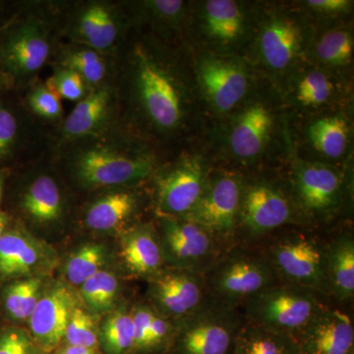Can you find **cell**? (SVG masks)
Masks as SVG:
<instances>
[{
	"label": "cell",
	"mask_w": 354,
	"mask_h": 354,
	"mask_svg": "<svg viewBox=\"0 0 354 354\" xmlns=\"http://www.w3.org/2000/svg\"><path fill=\"white\" fill-rule=\"evenodd\" d=\"M133 86L142 111L160 131L171 133L184 118L180 86L169 70L144 46L133 53Z\"/></svg>",
	"instance_id": "1"
},
{
	"label": "cell",
	"mask_w": 354,
	"mask_h": 354,
	"mask_svg": "<svg viewBox=\"0 0 354 354\" xmlns=\"http://www.w3.org/2000/svg\"><path fill=\"white\" fill-rule=\"evenodd\" d=\"M244 316L235 307L209 300L199 311L176 322L174 354H232Z\"/></svg>",
	"instance_id": "2"
},
{
	"label": "cell",
	"mask_w": 354,
	"mask_h": 354,
	"mask_svg": "<svg viewBox=\"0 0 354 354\" xmlns=\"http://www.w3.org/2000/svg\"><path fill=\"white\" fill-rule=\"evenodd\" d=\"M319 293L288 285L271 286L244 304V318L266 329L297 337L324 306Z\"/></svg>",
	"instance_id": "3"
},
{
	"label": "cell",
	"mask_w": 354,
	"mask_h": 354,
	"mask_svg": "<svg viewBox=\"0 0 354 354\" xmlns=\"http://www.w3.org/2000/svg\"><path fill=\"white\" fill-rule=\"evenodd\" d=\"M204 276L214 299L232 307L279 283L269 261L243 254L216 262Z\"/></svg>",
	"instance_id": "4"
},
{
	"label": "cell",
	"mask_w": 354,
	"mask_h": 354,
	"mask_svg": "<svg viewBox=\"0 0 354 354\" xmlns=\"http://www.w3.org/2000/svg\"><path fill=\"white\" fill-rule=\"evenodd\" d=\"M153 171L152 158L109 146L86 149L74 162L76 178L88 188L138 183Z\"/></svg>",
	"instance_id": "5"
},
{
	"label": "cell",
	"mask_w": 354,
	"mask_h": 354,
	"mask_svg": "<svg viewBox=\"0 0 354 354\" xmlns=\"http://www.w3.org/2000/svg\"><path fill=\"white\" fill-rule=\"evenodd\" d=\"M269 261L277 276L298 288L328 293L325 247L304 234L278 239L269 249Z\"/></svg>",
	"instance_id": "6"
},
{
	"label": "cell",
	"mask_w": 354,
	"mask_h": 354,
	"mask_svg": "<svg viewBox=\"0 0 354 354\" xmlns=\"http://www.w3.org/2000/svg\"><path fill=\"white\" fill-rule=\"evenodd\" d=\"M196 76L205 99L218 113L239 106L251 83L248 64L232 53H203L197 59Z\"/></svg>",
	"instance_id": "7"
},
{
	"label": "cell",
	"mask_w": 354,
	"mask_h": 354,
	"mask_svg": "<svg viewBox=\"0 0 354 354\" xmlns=\"http://www.w3.org/2000/svg\"><path fill=\"white\" fill-rule=\"evenodd\" d=\"M244 184L232 172L209 178L195 208L184 218L195 221L218 241L230 239L239 223Z\"/></svg>",
	"instance_id": "8"
},
{
	"label": "cell",
	"mask_w": 354,
	"mask_h": 354,
	"mask_svg": "<svg viewBox=\"0 0 354 354\" xmlns=\"http://www.w3.org/2000/svg\"><path fill=\"white\" fill-rule=\"evenodd\" d=\"M308 31L302 21L285 12H272L261 21L256 36L258 62L274 74L288 71L304 55Z\"/></svg>",
	"instance_id": "9"
},
{
	"label": "cell",
	"mask_w": 354,
	"mask_h": 354,
	"mask_svg": "<svg viewBox=\"0 0 354 354\" xmlns=\"http://www.w3.org/2000/svg\"><path fill=\"white\" fill-rule=\"evenodd\" d=\"M162 248L165 261L174 269L204 274L216 263V239L195 221L162 218Z\"/></svg>",
	"instance_id": "10"
},
{
	"label": "cell",
	"mask_w": 354,
	"mask_h": 354,
	"mask_svg": "<svg viewBox=\"0 0 354 354\" xmlns=\"http://www.w3.org/2000/svg\"><path fill=\"white\" fill-rule=\"evenodd\" d=\"M50 53L48 32L41 22L14 25L0 38V71L14 80L27 78L44 66Z\"/></svg>",
	"instance_id": "11"
},
{
	"label": "cell",
	"mask_w": 354,
	"mask_h": 354,
	"mask_svg": "<svg viewBox=\"0 0 354 354\" xmlns=\"http://www.w3.org/2000/svg\"><path fill=\"white\" fill-rule=\"evenodd\" d=\"M208 180V171L201 158H183L158 176V213L162 218H185L199 202Z\"/></svg>",
	"instance_id": "12"
},
{
	"label": "cell",
	"mask_w": 354,
	"mask_h": 354,
	"mask_svg": "<svg viewBox=\"0 0 354 354\" xmlns=\"http://www.w3.org/2000/svg\"><path fill=\"white\" fill-rule=\"evenodd\" d=\"M150 295L158 312L179 322L199 311L209 293L204 274L174 269L152 279Z\"/></svg>",
	"instance_id": "13"
},
{
	"label": "cell",
	"mask_w": 354,
	"mask_h": 354,
	"mask_svg": "<svg viewBox=\"0 0 354 354\" xmlns=\"http://www.w3.org/2000/svg\"><path fill=\"white\" fill-rule=\"evenodd\" d=\"M293 183L300 208L317 218L329 216L341 203L342 176L330 165L297 158Z\"/></svg>",
	"instance_id": "14"
},
{
	"label": "cell",
	"mask_w": 354,
	"mask_h": 354,
	"mask_svg": "<svg viewBox=\"0 0 354 354\" xmlns=\"http://www.w3.org/2000/svg\"><path fill=\"white\" fill-rule=\"evenodd\" d=\"M292 218L290 200L271 183L260 181L244 186L239 223L253 237L283 227Z\"/></svg>",
	"instance_id": "15"
},
{
	"label": "cell",
	"mask_w": 354,
	"mask_h": 354,
	"mask_svg": "<svg viewBox=\"0 0 354 354\" xmlns=\"http://www.w3.org/2000/svg\"><path fill=\"white\" fill-rule=\"evenodd\" d=\"M198 26L203 39L216 53L237 48L248 32L244 6L234 0H208L200 4Z\"/></svg>",
	"instance_id": "16"
},
{
	"label": "cell",
	"mask_w": 354,
	"mask_h": 354,
	"mask_svg": "<svg viewBox=\"0 0 354 354\" xmlns=\"http://www.w3.org/2000/svg\"><path fill=\"white\" fill-rule=\"evenodd\" d=\"M295 339L300 354H354L353 321L342 310L325 305Z\"/></svg>",
	"instance_id": "17"
},
{
	"label": "cell",
	"mask_w": 354,
	"mask_h": 354,
	"mask_svg": "<svg viewBox=\"0 0 354 354\" xmlns=\"http://www.w3.org/2000/svg\"><path fill=\"white\" fill-rule=\"evenodd\" d=\"M76 306L73 295L62 286H55L39 298L28 321L34 341L44 353L55 351L64 341Z\"/></svg>",
	"instance_id": "18"
},
{
	"label": "cell",
	"mask_w": 354,
	"mask_h": 354,
	"mask_svg": "<svg viewBox=\"0 0 354 354\" xmlns=\"http://www.w3.org/2000/svg\"><path fill=\"white\" fill-rule=\"evenodd\" d=\"M272 127L270 109L260 102H252L235 115L228 133V144L235 157L255 160L264 151Z\"/></svg>",
	"instance_id": "19"
},
{
	"label": "cell",
	"mask_w": 354,
	"mask_h": 354,
	"mask_svg": "<svg viewBox=\"0 0 354 354\" xmlns=\"http://www.w3.org/2000/svg\"><path fill=\"white\" fill-rule=\"evenodd\" d=\"M72 31V37L78 43L101 53L111 50L115 44L120 34V24L113 7L94 2L79 11Z\"/></svg>",
	"instance_id": "20"
},
{
	"label": "cell",
	"mask_w": 354,
	"mask_h": 354,
	"mask_svg": "<svg viewBox=\"0 0 354 354\" xmlns=\"http://www.w3.org/2000/svg\"><path fill=\"white\" fill-rule=\"evenodd\" d=\"M121 258L128 271L142 278H155L165 263L162 244L148 225L128 230L121 239Z\"/></svg>",
	"instance_id": "21"
},
{
	"label": "cell",
	"mask_w": 354,
	"mask_h": 354,
	"mask_svg": "<svg viewBox=\"0 0 354 354\" xmlns=\"http://www.w3.org/2000/svg\"><path fill=\"white\" fill-rule=\"evenodd\" d=\"M328 293L341 302L354 297V239L344 234L325 247Z\"/></svg>",
	"instance_id": "22"
},
{
	"label": "cell",
	"mask_w": 354,
	"mask_h": 354,
	"mask_svg": "<svg viewBox=\"0 0 354 354\" xmlns=\"http://www.w3.org/2000/svg\"><path fill=\"white\" fill-rule=\"evenodd\" d=\"M111 102V91L104 86L86 95L65 120V135L82 138L99 131L108 120Z\"/></svg>",
	"instance_id": "23"
},
{
	"label": "cell",
	"mask_w": 354,
	"mask_h": 354,
	"mask_svg": "<svg viewBox=\"0 0 354 354\" xmlns=\"http://www.w3.org/2000/svg\"><path fill=\"white\" fill-rule=\"evenodd\" d=\"M41 259L38 245L19 230H7L0 237V278L26 276Z\"/></svg>",
	"instance_id": "24"
},
{
	"label": "cell",
	"mask_w": 354,
	"mask_h": 354,
	"mask_svg": "<svg viewBox=\"0 0 354 354\" xmlns=\"http://www.w3.org/2000/svg\"><path fill=\"white\" fill-rule=\"evenodd\" d=\"M232 354H300L295 337L274 332L244 318Z\"/></svg>",
	"instance_id": "25"
},
{
	"label": "cell",
	"mask_w": 354,
	"mask_h": 354,
	"mask_svg": "<svg viewBox=\"0 0 354 354\" xmlns=\"http://www.w3.org/2000/svg\"><path fill=\"white\" fill-rule=\"evenodd\" d=\"M21 207L31 220L41 225L59 220L62 199L57 183L50 176H39L26 189Z\"/></svg>",
	"instance_id": "26"
},
{
	"label": "cell",
	"mask_w": 354,
	"mask_h": 354,
	"mask_svg": "<svg viewBox=\"0 0 354 354\" xmlns=\"http://www.w3.org/2000/svg\"><path fill=\"white\" fill-rule=\"evenodd\" d=\"M136 209V199L127 191H116L91 205L85 216L86 225L97 232H111L120 227Z\"/></svg>",
	"instance_id": "27"
},
{
	"label": "cell",
	"mask_w": 354,
	"mask_h": 354,
	"mask_svg": "<svg viewBox=\"0 0 354 354\" xmlns=\"http://www.w3.org/2000/svg\"><path fill=\"white\" fill-rule=\"evenodd\" d=\"M349 129L342 116H326L308 128V138L314 148L326 158H339L348 148Z\"/></svg>",
	"instance_id": "28"
},
{
	"label": "cell",
	"mask_w": 354,
	"mask_h": 354,
	"mask_svg": "<svg viewBox=\"0 0 354 354\" xmlns=\"http://www.w3.org/2000/svg\"><path fill=\"white\" fill-rule=\"evenodd\" d=\"M106 354H130L134 346V328L131 311L118 310L106 318L99 333Z\"/></svg>",
	"instance_id": "29"
},
{
	"label": "cell",
	"mask_w": 354,
	"mask_h": 354,
	"mask_svg": "<svg viewBox=\"0 0 354 354\" xmlns=\"http://www.w3.org/2000/svg\"><path fill=\"white\" fill-rule=\"evenodd\" d=\"M41 281L27 278L7 286L3 295L6 313L16 321H28L41 298Z\"/></svg>",
	"instance_id": "30"
},
{
	"label": "cell",
	"mask_w": 354,
	"mask_h": 354,
	"mask_svg": "<svg viewBox=\"0 0 354 354\" xmlns=\"http://www.w3.org/2000/svg\"><path fill=\"white\" fill-rule=\"evenodd\" d=\"M353 36L348 30H330L317 39L314 57L325 66H346L353 58Z\"/></svg>",
	"instance_id": "31"
},
{
	"label": "cell",
	"mask_w": 354,
	"mask_h": 354,
	"mask_svg": "<svg viewBox=\"0 0 354 354\" xmlns=\"http://www.w3.org/2000/svg\"><path fill=\"white\" fill-rule=\"evenodd\" d=\"M334 94V82L322 70H307L295 83V101L304 108L322 106L330 102Z\"/></svg>",
	"instance_id": "32"
},
{
	"label": "cell",
	"mask_w": 354,
	"mask_h": 354,
	"mask_svg": "<svg viewBox=\"0 0 354 354\" xmlns=\"http://www.w3.org/2000/svg\"><path fill=\"white\" fill-rule=\"evenodd\" d=\"M62 68L72 70L81 76L86 85L97 88L108 72L104 58L94 50L81 46L65 51L62 58Z\"/></svg>",
	"instance_id": "33"
},
{
	"label": "cell",
	"mask_w": 354,
	"mask_h": 354,
	"mask_svg": "<svg viewBox=\"0 0 354 354\" xmlns=\"http://www.w3.org/2000/svg\"><path fill=\"white\" fill-rule=\"evenodd\" d=\"M84 302L95 311L113 306L118 291V279L113 272L101 270L80 286Z\"/></svg>",
	"instance_id": "34"
},
{
	"label": "cell",
	"mask_w": 354,
	"mask_h": 354,
	"mask_svg": "<svg viewBox=\"0 0 354 354\" xmlns=\"http://www.w3.org/2000/svg\"><path fill=\"white\" fill-rule=\"evenodd\" d=\"M106 258V250L99 244H86L80 247L67 261V279L72 285L80 286L102 270Z\"/></svg>",
	"instance_id": "35"
},
{
	"label": "cell",
	"mask_w": 354,
	"mask_h": 354,
	"mask_svg": "<svg viewBox=\"0 0 354 354\" xmlns=\"http://www.w3.org/2000/svg\"><path fill=\"white\" fill-rule=\"evenodd\" d=\"M64 339L69 346L94 348L99 342L94 319L85 310L76 306L70 317Z\"/></svg>",
	"instance_id": "36"
},
{
	"label": "cell",
	"mask_w": 354,
	"mask_h": 354,
	"mask_svg": "<svg viewBox=\"0 0 354 354\" xmlns=\"http://www.w3.org/2000/svg\"><path fill=\"white\" fill-rule=\"evenodd\" d=\"M28 104L32 111L41 118L55 120L62 115L59 95L48 84L35 88L28 95Z\"/></svg>",
	"instance_id": "37"
},
{
	"label": "cell",
	"mask_w": 354,
	"mask_h": 354,
	"mask_svg": "<svg viewBox=\"0 0 354 354\" xmlns=\"http://www.w3.org/2000/svg\"><path fill=\"white\" fill-rule=\"evenodd\" d=\"M48 85L57 93L60 99L67 101H81L86 97V83L80 75L72 70L62 68L58 70L50 79Z\"/></svg>",
	"instance_id": "38"
},
{
	"label": "cell",
	"mask_w": 354,
	"mask_h": 354,
	"mask_svg": "<svg viewBox=\"0 0 354 354\" xmlns=\"http://www.w3.org/2000/svg\"><path fill=\"white\" fill-rule=\"evenodd\" d=\"M143 7L151 17L169 27H177L185 17L186 3L179 0L145 1Z\"/></svg>",
	"instance_id": "39"
},
{
	"label": "cell",
	"mask_w": 354,
	"mask_h": 354,
	"mask_svg": "<svg viewBox=\"0 0 354 354\" xmlns=\"http://www.w3.org/2000/svg\"><path fill=\"white\" fill-rule=\"evenodd\" d=\"M19 137L15 114L0 101V165L12 155Z\"/></svg>",
	"instance_id": "40"
},
{
	"label": "cell",
	"mask_w": 354,
	"mask_h": 354,
	"mask_svg": "<svg viewBox=\"0 0 354 354\" xmlns=\"http://www.w3.org/2000/svg\"><path fill=\"white\" fill-rule=\"evenodd\" d=\"M153 308L147 305H138L131 310L134 328V346L133 354H147L149 330L152 320Z\"/></svg>",
	"instance_id": "41"
},
{
	"label": "cell",
	"mask_w": 354,
	"mask_h": 354,
	"mask_svg": "<svg viewBox=\"0 0 354 354\" xmlns=\"http://www.w3.org/2000/svg\"><path fill=\"white\" fill-rule=\"evenodd\" d=\"M34 344L26 330L7 327L0 332V354H32Z\"/></svg>",
	"instance_id": "42"
},
{
	"label": "cell",
	"mask_w": 354,
	"mask_h": 354,
	"mask_svg": "<svg viewBox=\"0 0 354 354\" xmlns=\"http://www.w3.org/2000/svg\"><path fill=\"white\" fill-rule=\"evenodd\" d=\"M304 3L317 13L335 16L348 12L353 2L349 0H308Z\"/></svg>",
	"instance_id": "43"
},
{
	"label": "cell",
	"mask_w": 354,
	"mask_h": 354,
	"mask_svg": "<svg viewBox=\"0 0 354 354\" xmlns=\"http://www.w3.org/2000/svg\"><path fill=\"white\" fill-rule=\"evenodd\" d=\"M58 354H95L94 348H84V346H69L60 349Z\"/></svg>",
	"instance_id": "44"
},
{
	"label": "cell",
	"mask_w": 354,
	"mask_h": 354,
	"mask_svg": "<svg viewBox=\"0 0 354 354\" xmlns=\"http://www.w3.org/2000/svg\"><path fill=\"white\" fill-rule=\"evenodd\" d=\"M9 225V216L0 209V237L6 232Z\"/></svg>",
	"instance_id": "45"
},
{
	"label": "cell",
	"mask_w": 354,
	"mask_h": 354,
	"mask_svg": "<svg viewBox=\"0 0 354 354\" xmlns=\"http://www.w3.org/2000/svg\"><path fill=\"white\" fill-rule=\"evenodd\" d=\"M4 176L0 174V204H1L2 196H3Z\"/></svg>",
	"instance_id": "46"
}]
</instances>
